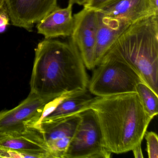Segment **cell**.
<instances>
[{
  "instance_id": "277c9868",
  "label": "cell",
  "mask_w": 158,
  "mask_h": 158,
  "mask_svg": "<svg viewBox=\"0 0 158 158\" xmlns=\"http://www.w3.org/2000/svg\"><path fill=\"white\" fill-rule=\"evenodd\" d=\"M94 69L88 88L96 97L136 92L138 84L143 82L132 67L112 57L104 56Z\"/></svg>"
},
{
  "instance_id": "5b68a950",
  "label": "cell",
  "mask_w": 158,
  "mask_h": 158,
  "mask_svg": "<svg viewBox=\"0 0 158 158\" xmlns=\"http://www.w3.org/2000/svg\"><path fill=\"white\" fill-rule=\"evenodd\" d=\"M81 120L71 139L64 158H110L111 152L103 145L101 131L94 112L80 113Z\"/></svg>"
},
{
  "instance_id": "9a60e30c",
  "label": "cell",
  "mask_w": 158,
  "mask_h": 158,
  "mask_svg": "<svg viewBox=\"0 0 158 158\" xmlns=\"http://www.w3.org/2000/svg\"><path fill=\"white\" fill-rule=\"evenodd\" d=\"M144 110L153 119L158 113V94L144 82L138 84L136 88Z\"/></svg>"
},
{
  "instance_id": "7402d4cb",
  "label": "cell",
  "mask_w": 158,
  "mask_h": 158,
  "mask_svg": "<svg viewBox=\"0 0 158 158\" xmlns=\"http://www.w3.org/2000/svg\"><path fill=\"white\" fill-rule=\"evenodd\" d=\"M7 26H3L0 27V34L3 33L5 32V30L7 28Z\"/></svg>"
},
{
  "instance_id": "7a4b0ae2",
  "label": "cell",
  "mask_w": 158,
  "mask_h": 158,
  "mask_svg": "<svg viewBox=\"0 0 158 158\" xmlns=\"http://www.w3.org/2000/svg\"><path fill=\"white\" fill-rule=\"evenodd\" d=\"M88 109L96 115L104 147L115 154L128 152L141 144L152 119L137 92L95 97Z\"/></svg>"
},
{
  "instance_id": "3957f363",
  "label": "cell",
  "mask_w": 158,
  "mask_h": 158,
  "mask_svg": "<svg viewBox=\"0 0 158 158\" xmlns=\"http://www.w3.org/2000/svg\"><path fill=\"white\" fill-rule=\"evenodd\" d=\"M127 64L158 94V15L130 24L104 56Z\"/></svg>"
},
{
  "instance_id": "44dd1931",
  "label": "cell",
  "mask_w": 158,
  "mask_h": 158,
  "mask_svg": "<svg viewBox=\"0 0 158 158\" xmlns=\"http://www.w3.org/2000/svg\"><path fill=\"white\" fill-rule=\"evenodd\" d=\"M149 2L154 10L158 13V0H149Z\"/></svg>"
},
{
  "instance_id": "ffe728a7",
  "label": "cell",
  "mask_w": 158,
  "mask_h": 158,
  "mask_svg": "<svg viewBox=\"0 0 158 158\" xmlns=\"http://www.w3.org/2000/svg\"><path fill=\"white\" fill-rule=\"evenodd\" d=\"M85 0H69V4L73 5L77 4L80 6H83Z\"/></svg>"
},
{
  "instance_id": "30bf717a",
  "label": "cell",
  "mask_w": 158,
  "mask_h": 158,
  "mask_svg": "<svg viewBox=\"0 0 158 158\" xmlns=\"http://www.w3.org/2000/svg\"><path fill=\"white\" fill-rule=\"evenodd\" d=\"M93 97L88 89L64 94L50 102L39 123L63 120L86 110Z\"/></svg>"
},
{
  "instance_id": "2e32d148",
  "label": "cell",
  "mask_w": 158,
  "mask_h": 158,
  "mask_svg": "<svg viewBox=\"0 0 158 158\" xmlns=\"http://www.w3.org/2000/svg\"><path fill=\"white\" fill-rule=\"evenodd\" d=\"M147 141V152L149 158H158V137L152 131L146 132L145 135Z\"/></svg>"
},
{
  "instance_id": "9c48e42d",
  "label": "cell",
  "mask_w": 158,
  "mask_h": 158,
  "mask_svg": "<svg viewBox=\"0 0 158 158\" xmlns=\"http://www.w3.org/2000/svg\"><path fill=\"white\" fill-rule=\"evenodd\" d=\"M58 0H5L13 25L31 32L38 23L58 7Z\"/></svg>"
},
{
  "instance_id": "6da1fadb",
  "label": "cell",
  "mask_w": 158,
  "mask_h": 158,
  "mask_svg": "<svg viewBox=\"0 0 158 158\" xmlns=\"http://www.w3.org/2000/svg\"><path fill=\"white\" fill-rule=\"evenodd\" d=\"M79 50L68 42L45 39L35 49L30 92L52 101L67 93L87 89L88 77Z\"/></svg>"
},
{
  "instance_id": "52a82bcc",
  "label": "cell",
  "mask_w": 158,
  "mask_h": 158,
  "mask_svg": "<svg viewBox=\"0 0 158 158\" xmlns=\"http://www.w3.org/2000/svg\"><path fill=\"white\" fill-rule=\"evenodd\" d=\"M0 148L18 153L22 158H50L48 146L39 123L22 132L0 133Z\"/></svg>"
},
{
  "instance_id": "5bb4252c",
  "label": "cell",
  "mask_w": 158,
  "mask_h": 158,
  "mask_svg": "<svg viewBox=\"0 0 158 158\" xmlns=\"http://www.w3.org/2000/svg\"><path fill=\"white\" fill-rule=\"evenodd\" d=\"M81 120L80 114H77L56 122L39 124L48 144L51 141L65 138L72 139Z\"/></svg>"
},
{
  "instance_id": "e0dca14e",
  "label": "cell",
  "mask_w": 158,
  "mask_h": 158,
  "mask_svg": "<svg viewBox=\"0 0 158 158\" xmlns=\"http://www.w3.org/2000/svg\"><path fill=\"white\" fill-rule=\"evenodd\" d=\"M114 1V0H85L83 6L85 8L98 10Z\"/></svg>"
},
{
  "instance_id": "8fae6325",
  "label": "cell",
  "mask_w": 158,
  "mask_h": 158,
  "mask_svg": "<svg viewBox=\"0 0 158 158\" xmlns=\"http://www.w3.org/2000/svg\"><path fill=\"white\" fill-rule=\"evenodd\" d=\"M97 36L95 65L97 66L110 47L131 24L124 20L106 15L97 10Z\"/></svg>"
},
{
  "instance_id": "4fadbf2b",
  "label": "cell",
  "mask_w": 158,
  "mask_h": 158,
  "mask_svg": "<svg viewBox=\"0 0 158 158\" xmlns=\"http://www.w3.org/2000/svg\"><path fill=\"white\" fill-rule=\"evenodd\" d=\"M98 10L131 24L145 17L158 15L149 0H114Z\"/></svg>"
},
{
  "instance_id": "603a6c76",
  "label": "cell",
  "mask_w": 158,
  "mask_h": 158,
  "mask_svg": "<svg viewBox=\"0 0 158 158\" xmlns=\"http://www.w3.org/2000/svg\"><path fill=\"white\" fill-rule=\"evenodd\" d=\"M5 4V0H0V10Z\"/></svg>"
},
{
  "instance_id": "ba28073f",
  "label": "cell",
  "mask_w": 158,
  "mask_h": 158,
  "mask_svg": "<svg viewBox=\"0 0 158 158\" xmlns=\"http://www.w3.org/2000/svg\"><path fill=\"white\" fill-rule=\"evenodd\" d=\"M73 17L74 25L70 38L78 48L86 68L92 70L95 67L97 10L84 7Z\"/></svg>"
},
{
  "instance_id": "d6986e66",
  "label": "cell",
  "mask_w": 158,
  "mask_h": 158,
  "mask_svg": "<svg viewBox=\"0 0 158 158\" xmlns=\"http://www.w3.org/2000/svg\"><path fill=\"white\" fill-rule=\"evenodd\" d=\"M134 154V157L135 158H144L142 149H141V144H139L132 150Z\"/></svg>"
},
{
  "instance_id": "7c38bea8",
  "label": "cell",
  "mask_w": 158,
  "mask_h": 158,
  "mask_svg": "<svg viewBox=\"0 0 158 158\" xmlns=\"http://www.w3.org/2000/svg\"><path fill=\"white\" fill-rule=\"evenodd\" d=\"M73 6L68 4L66 8L58 7L53 10L38 23V33L47 39L71 36L74 25Z\"/></svg>"
},
{
  "instance_id": "ac0fdd59",
  "label": "cell",
  "mask_w": 158,
  "mask_h": 158,
  "mask_svg": "<svg viewBox=\"0 0 158 158\" xmlns=\"http://www.w3.org/2000/svg\"><path fill=\"white\" fill-rule=\"evenodd\" d=\"M10 19L8 11L4 4V6L0 10V27L8 26L9 24Z\"/></svg>"
},
{
  "instance_id": "8992f818",
  "label": "cell",
  "mask_w": 158,
  "mask_h": 158,
  "mask_svg": "<svg viewBox=\"0 0 158 158\" xmlns=\"http://www.w3.org/2000/svg\"><path fill=\"white\" fill-rule=\"evenodd\" d=\"M51 101L30 92L19 105L0 111V133L20 132L39 123Z\"/></svg>"
}]
</instances>
